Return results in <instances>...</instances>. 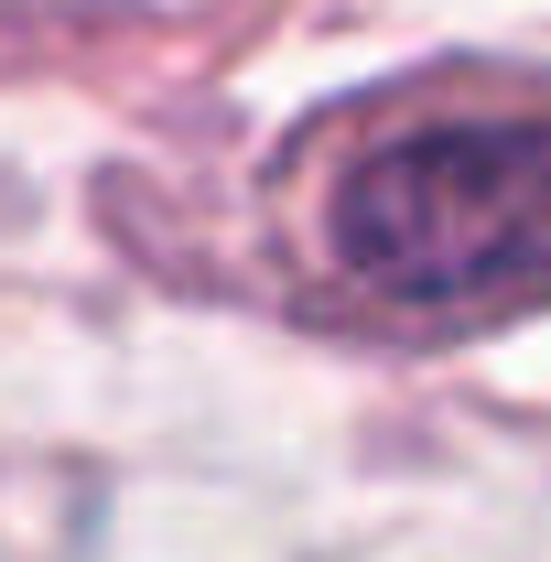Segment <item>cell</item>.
I'll return each mask as SVG.
<instances>
[{"instance_id":"cell-1","label":"cell","mask_w":551,"mask_h":562,"mask_svg":"<svg viewBox=\"0 0 551 562\" xmlns=\"http://www.w3.org/2000/svg\"><path fill=\"white\" fill-rule=\"evenodd\" d=\"M325 249L412 325H497L551 303V109L401 120L336 173Z\"/></svg>"}]
</instances>
